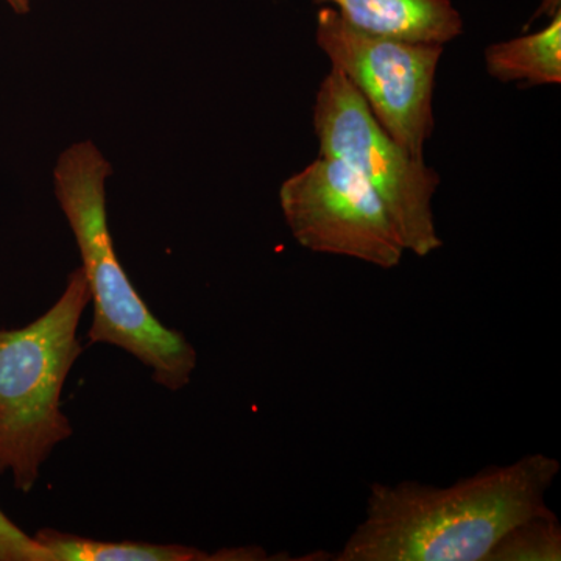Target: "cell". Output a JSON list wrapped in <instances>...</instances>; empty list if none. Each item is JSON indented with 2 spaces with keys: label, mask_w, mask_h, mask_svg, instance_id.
I'll use <instances>...</instances> for the list:
<instances>
[{
  "label": "cell",
  "mask_w": 561,
  "mask_h": 561,
  "mask_svg": "<svg viewBox=\"0 0 561 561\" xmlns=\"http://www.w3.org/2000/svg\"><path fill=\"white\" fill-rule=\"evenodd\" d=\"M560 461L529 454L449 486L416 481L370 485L364 519L339 561H485L516 524L548 508Z\"/></svg>",
  "instance_id": "1"
},
{
  "label": "cell",
  "mask_w": 561,
  "mask_h": 561,
  "mask_svg": "<svg viewBox=\"0 0 561 561\" xmlns=\"http://www.w3.org/2000/svg\"><path fill=\"white\" fill-rule=\"evenodd\" d=\"M111 175L110 161L92 140L69 146L54 168L55 197L79 247L94 306L88 339L127 351L150 368L154 382L176 391L191 382L197 354L149 311L117 260L106 214Z\"/></svg>",
  "instance_id": "2"
},
{
  "label": "cell",
  "mask_w": 561,
  "mask_h": 561,
  "mask_svg": "<svg viewBox=\"0 0 561 561\" xmlns=\"http://www.w3.org/2000/svg\"><path fill=\"white\" fill-rule=\"evenodd\" d=\"M91 294L79 267L60 300L20 330H0V476L31 493L41 465L72 435L61 390L81 354L77 331Z\"/></svg>",
  "instance_id": "3"
},
{
  "label": "cell",
  "mask_w": 561,
  "mask_h": 561,
  "mask_svg": "<svg viewBox=\"0 0 561 561\" xmlns=\"http://www.w3.org/2000/svg\"><path fill=\"white\" fill-rule=\"evenodd\" d=\"M320 154L357 173L381 198L405 251L420 257L442 249L435 227V192L440 175L393 140L341 70L331 68L313 105Z\"/></svg>",
  "instance_id": "4"
},
{
  "label": "cell",
  "mask_w": 561,
  "mask_h": 561,
  "mask_svg": "<svg viewBox=\"0 0 561 561\" xmlns=\"http://www.w3.org/2000/svg\"><path fill=\"white\" fill-rule=\"evenodd\" d=\"M316 41L383 130L424 160V144L434 130L432 99L443 46L357 31L332 7L317 13Z\"/></svg>",
  "instance_id": "5"
},
{
  "label": "cell",
  "mask_w": 561,
  "mask_h": 561,
  "mask_svg": "<svg viewBox=\"0 0 561 561\" xmlns=\"http://www.w3.org/2000/svg\"><path fill=\"white\" fill-rule=\"evenodd\" d=\"M287 227L305 249L398 267L400 234L375 191L335 158H317L279 187Z\"/></svg>",
  "instance_id": "6"
},
{
  "label": "cell",
  "mask_w": 561,
  "mask_h": 561,
  "mask_svg": "<svg viewBox=\"0 0 561 561\" xmlns=\"http://www.w3.org/2000/svg\"><path fill=\"white\" fill-rule=\"evenodd\" d=\"M332 7L357 31L413 43L445 44L463 33L451 0H313Z\"/></svg>",
  "instance_id": "7"
},
{
  "label": "cell",
  "mask_w": 561,
  "mask_h": 561,
  "mask_svg": "<svg viewBox=\"0 0 561 561\" xmlns=\"http://www.w3.org/2000/svg\"><path fill=\"white\" fill-rule=\"evenodd\" d=\"M486 70L502 83H561V11L549 25L531 35L491 44L485 50Z\"/></svg>",
  "instance_id": "8"
},
{
  "label": "cell",
  "mask_w": 561,
  "mask_h": 561,
  "mask_svg": "<svg viewBox=\"0 0 561 561\" xmlns=\"http://www.w3.org/2000/svg\"><path fill=\"white\" fill-rule=\"evenodd\" d=\"M36 541L49 551L51 561H203L224 560L220 553L198 551L181 545L139 541H99L62 531H36Z\"/></svg>",
  "instance_id": "9"
},
{
  "label": "cell",
  "mask_w": 561,
  "mask_h": 561,
  "mask_svg": "<svg viewBox=\"0 0 561 561\" xmlns=\"http://www.w3.org/2000/svg\"><path fill=\"white\" fill-rule=\"evenodd\" d=\"M561 526L546 508L512 527L491 549L485 561H560Z\"/></svg>",
  "instance_id": "10"
},
{
  "label": "cell",
  "mask_w": 561,
  "mask_h": 561,
  "mask_svg": "<svg viewBox=\"0 0 561 561\" xmlns=\"http://www.w3.org/2000/svg\"><path fill=\"white\" fill-rule=\"evenodd\" d=\"M0 561H51L49 551L0 511Z\"/></svg>",
  "instance_id": "11"
},
{
  "label": "cell",
  "mask_w": 561,
  "mask_h": 561,
  "mask_svg": "<svg viewBox=\"0 0 561 561\" xmlns=\"http://www.w3.org/2000/svg\"><path fill=\"white\" fill-rule=\"evenodd\" d=\"M541 11L552 18L553 14L561 11V0H542L541 9L538 10V13H541Z\"/></svg>",
  "instance_id": "12"
},
{
  "label": "cell",
  "mask_w": 561,
  "mask_h": 561,
  "mask_svg": "<svg viewBox=\"0 0 561 561\" xmlns=\"http://www.w3.org/2000/svg\"><path fill=\"white\" fill-rule=\"evenodd\" d=\"M11 10L18 14H27L31 11L32 0H5Z\"/></svg>",
  "instance_id": "13"
}]
</instances>
